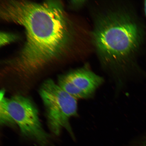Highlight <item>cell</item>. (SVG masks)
Instances as JSON below:
<instances>
[{"instance_id": "cell-4", "label": "cell", "mask_w": 146, "mask_h": 146, "mask_svg": "<svg viewBox=\"0 0 146 146\" xmlns=\"http://www.w3.org/2000/svg\"><path fill=\"white\" fill-rule=\"evenodd\" d=\"M9 114L23 135L35 141L39 146H49L50 136L43 129L37 108L31 100L21 95L8 99Z\"/></svg>"}, {"instance_id": "cell-2", "label": "cell", "mask_w": 146, "mask_h": 146, "mask_svg": "<svg viewBox=\"0 0 146 146\" xmlns=\"http://www.w3.org/2000/svg\"><path fill=\"white\" fill-rule=\"evenodd\" d=\"M92 35L100 61L120 91L132 74L129 61L139 45L138 25L127 9H108L95 18Z\"/></svg>"}, {"instance_id": "cell-8", "label": "cell", "mask_w": 146, "mask_h": 146, "mask_svg": "<svg viewBox=\"0 0 146 146\" xmlns=\"http://www.w3.org/2000/svg\"><path fill=\"white\" fill-rule=\"evenodd\" d=\"M15 37L13 35L7 34L6 33H1V45L5 44L10 42L14 40Z\"/></svg>"}, {"instance_id": "cell-9", "label": "cell", "mask_w": 146, "mask_h": 146, "mask_svg": "<svg viewBox=\"0 0 146 146\" xmlns=\"http://www.w3.org/2000/svg\"><path fill=\"white\" fill-rule=\"evenodd\" d=\"M144 9H145V12L146 16V1H145L144 3Z\"/></svg>"}, {"instance_id": "cell-7", "label": "cell", "mask_w": 146, "mask_h": 146, "mask_svg": "<svg viewBox=\"0 0 146 146\" xmlns=\"http://www.w3.org/2000/svg\"><path fill=\"white\" fill-rule=\"evenodd\" d=\"M129 146H146V130L133 141Z\"/></svg>"}, {"instance_id": "cell-1", "label": "cell", "mask_w": 146, "mask_h": 146, "mask_svg": "<svg viewBox=\"0 0 146 146\" xmlns=\"http://www.w3.org/2000/svg\"><path fill=\"white\" fill-rule=\"evenodd\" d=\"M1 15L26 31V43L15 63L22 72H35L59 54L69 40L68 24L59 1H3Z\"/></svg>"}, {"instance_id": "cell-5", "label": "cell", "mask_w": 146, "mask_h": 146, "mask_svg": "<svg viewBox=\"0 0 146 146\" xmlns=\"http://www.w3.org/2000/svg\"><path fill=\"white\" fill-rule=\"evenodd\" d=\"M66 75L76 89L77 99L93 98L96 90L104 81L103 78L87 66L72 71Z\"/></svg>"}, {"instance_id": "cell-3", "label": "cell", "mask_w": 146, "mask_h": 146, "mask_svg": "<svg viewBox=\"0 0 146 146\" xmlns=\"http://www.w3.org/2000/svg\"><path fill=\"white\" fill-rule=\"evenodd\" d=\"M39 93L44 106L50 132L54 135L59 136L62 130L65 129L75 139L70 119L78 115L77 99L51 79L43 82Z\"/></svg>"}, {"instance_id": "cell-6", "label": "cell", "mask_w": 146, "mask_h": 146, "mask_svg": "<svg viewBox=\"0 0 146 146\" xmlns=\"http://www.w3.org/2000/svg\"><path fill=\"white\" fill-rule=\"evenodd\" d=\"M0 97V122L1 125L11 126L15 125L16 124L9 112L8 99L5 96L4 90H1Z\"/></svg>"}]
</instances>
